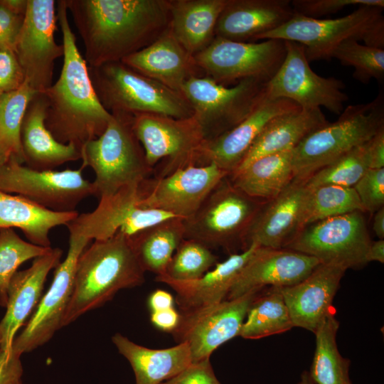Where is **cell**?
I'll return each instance as SVG.
<instances>
[{
  "label": "cell",
  "instance_id": "obj_1",
  "mask_svg": "<svg viewBox=\"0 0 384 384\" xmlns=\"http://www.w3.org/2000/svg\"><path fill=\"white\" fill-rule=\"evenodd\" d=\"M89 67L122 61L169 26V0H65Z\"/></svg>",
  "mask_w": 384,
  "mask_h": 384
},
{
  "label": "cell",
  "instance_id": "obj_2",
  "mask_svg": "<svg viewBox=\"0 0 384 384\" xmlns=\"http://www.w3.org/2000/svg\"><path fill=\"white\" fill-rule=\"evenodd\" d=\"M57 17L63 35V63L57 81L46 92L45 124L54 138L80 151L105 130L112 114L100 102L88 66L76 45L65 0L57 1Z\"/></svg>",
  "mask_w": 384,
  "mask_h": 384
},
{
  "label": "cell",
  "instance_id": "obj_3",
  "mask_svg": "<svg viewBox=\"0 0 384 384\" xmlns=\"http://www.w3.org/2000/svg\"><path fill=\"white\" fill-rule=\"evenodd\" d=\"M144 273L125 234L119 232L107 239L94 240L78 259L63 327L102 306L119 290L142 285Z\"/></svg>",
  "mask_w": 384,
  "mask_h": 384
},
{
  "label": "cell",
  "instance_id": "obj_4",
  "mask_svg": "<svg viewBox=\"0 0 384 384\" xmlns=\"http://www.w3.org/2000/svg\"><path fill=\"white\" fill-rule=\"evenodd\" d=\"M112 117L103 133L81 149L82 166L95 175L93 196L98 199L126 187H138L153 172L134 130V115L121 112Z\"/></svg>",
  "mask_w": 384,
  "mask_h": 384
},
{
  "label": "cell",
  "instance_id": "obj_5",
  "mask_svg": "<svg viewBox=\"0 0 384 384\" xmlns=\"http://www.w3.org/2000/svg\"><path fill=\"white\" fill-rule=\"evenodd\" d=\"M383 129V92L367 103L348 105L337 120L311 132L292 150L294 179L306 181L318 170L370 141Z\"/></svg>",
  "mask_w": 384,
  "mask_h": 384
},
{
  "label": "cell",
  "instance_id": "obj_6",
  "mask_svg": "<svg viewBox=\"0 0 384 384\" xmlns=\"http://www.w3.org/2000/svg\"><path fill=\"white\" fill-rule=\"evenodd\" d=\"M383 8L359 6L347 16L333 18H311L294 14L280 27L257 36L259 40L279 39L304 46L309 63L332 59L334 49L343 41L356 40L365 45L384 48Z\"/></svg>",
  "mask_w": 384,
  "mask_h": 384
},
{
  "label": "cell",
  "instance_id": "obj_7",
  "mask_svg": "<svg viewBox=\"0 0 384 384\" xmlns=\"http://www.w3.org/2000/svg\"><path fill=\"white\" fill-rule=\"evenodd\" d=\"M89 74L104 107L133 115L155 114L176 119L193 115L184 96L149 78L121 61L89 67Z\"/></svg>",
  "mask_w": 384,
  "mask_h": 384
},
{
  "label": "cell",
  "instance_id": "obj_8",
  "mask_svg": "<svg viewBox=\"0 0 384 384\" xmlns=\"http://www.w3.org/2000/svg\"><path fill=\"white\" fill-rule=\"evenodd\" d=\"M265 201L240 191L227 176L196 213L183 220L184 238L198 241L211 250H230L237 245L244 250L247 231Z\"/></svg>",
  "mask_w": 384,
  "mask_h": 384
},
{
  "label": "cell",
  "instance_id": "obj_9",
  "mask_svg": "<svg viewBox=\"0 0 384 384\" xmlns=\"http://www.w3.org/2000/svg\"><path fill=\"white\" fill-rule=\"evenodd\" d=\"M266 82L242 80L231 87L203 75L190 78L181 93L189 102L201 127L204 139H210L243 121L266 97Z\"/></svg>",
  "mask_w": 384,
  "mask_h": 384
},
{
  "label": "cell",
  "instance_id": "obj_10",
  "mask_svg": "<svg viewBox=\"0 0 384 384\" xmlns=\"http://www.w3.org/2000/svg\"><path fill=\"white\" fill-rule=\"evenodd\" d=\"M285 55L283 40L240 42L215 36L194 58L204 75L227 86L247 78L267 83L278 71Z\"/></svg>",
  "mask_w": 384,
  "mask_h": 384
},
{
  "label": "cell",
  "instance_id": "obj_11",
  "mask_svg": "<svg viewBox=\"0 0 384 384\" xmlns=\"http://www.w3.org/2000/svg\"><path fill=\"white\" fill-rule=\"evenodd\" d=\"M363 212L326 218L306 225L284 248L346 270L368 263L372 242Z\"/></svg>",
  "mask_w": 384,
  "mask_h": 384
},
{
  "label": "cell",
  "instance_id": "obj_12",
  "mask_svg": "<svg viewBox=\"0 0 384 384\" xmlns=\"http://www.w3.org/2000/svg\"><path fill=\"white\" fill-rule=\"evenodd\" d=\"M84 169L38 171L11 156L0 167V190L52 211H75L82 200L93 195L92 183L83 177Z\"/></svg>",
  "mask_w": 384,
  "mask_h": 384
},
{
  "label": "cell",
  "instance_id": "obj_13",
  "mask_svg": "<svg viewBox=\"0 0 384 384\" xmlns=\"http://www.w3.org/2000/svg\"><path fill=\"white\" fill-rule=\"evenodd\" d=\"M286 55L274 76L266 84V97L285 98L303 109L324 107L339 115L348 101L343 91V82L334 77L324 78L315 73L309 66L300 43L285 41Z\"/></svg>",
  "mask_w": 384,
  "mask_h": 384
},
{
  "label": "cell",
  "instance_id": "obj_14",
  "mask_svg": "<svg viewBox=\"0 0 384 384\" xmlns=\"http://www.w3.org/2000/svg\"><path fill=\"white\" fill-rule=\"evenodd\" d=\"M133 127L149 165L154 169L159 161L165 159L156 177L194 165L195 154L205 140L193 115L176 119L155 114H139L134 115Z\"/></svg>",
  "mask_w": 384,
  "mask_h": 384
},
{
  "label": "cell",
  "instance_id": "obj_15",
  "mask_svg": "<svg viewBox=\"0 0 384 384\" xmlns=\"http://www.w3.org/2000/svg\"><path fill=\"white\" fill-rule=\"evenodd\" d=\"M53 0H28L15 52L25 81L37 93L53 85L55 60L63 56V46L55 41L57 9Z\"/></svg>",
  "mask_w": 384,
  "mask_h": 384
},
{
  "label": "cell",
  "instance_id": "obj_16",
  "mask_svg": "<svg viewBox=\"0 0 384 384\" xmlns=\"http://www.w3.org/2000/svg\"><path fill=\"white\" fill-rule=\"evenodd\" d=\"M228 173L216 165H189L171 174L146 178L138 187L140 206L182 219L193 215Z\"/></svg>",
  "mask_w": 384,
  "mask_h": 384
},
{
  "label": "cell",
  "instance_id": "obj_17",
  "mask_svg": "<svg viewBox=\"0 0 384 384\" xmlns=\"http://www.w3.org/2000/svg\"><path fill=\"white\" fill-rule=\"evenodd\" d=\"M261 292L252 291L191 312L180 313L179 324L171 334L178 343L188 344L192 362L210 358L219 346L240 335L247 310Z\"/></svg>",
  "mask_w": 384,
  "mask_h": 384
},
{
  "label": "cell",
  "instance_id": "obj_18",
  "mask_svg": "<svg viewBox=\"0 0 384 384\" xmlns=\"http://www.w3.org/2000/svg\"><path fill=\"white\" fill-rule=\"evenodd\" d=\"M90 242L70 235L66 257L55 268L49 289L42 296L23 329L14 338L11 348L14 353L21 356L35 350L49 341L63 327L73 292L76 263Z\"/></svg>",
  "mask_w": 384,
  "mask_h": 384
},
{
  "label": "cell",
  "instance_id": "obj_19",
  "mask_svg": "<svg viewBox=\"0 0 384 384\" xmlns=\"http://www.w3.org/2000/svg\"><path fill=\"white\" fill-rule=\"evenodd\" d=\"M138 187H126L100 198L94 210L78 214L67 225L69 234L90 242L107 239L119 232L130 237L176 217L164 211L140 206Z\"/></svg>",
  "mask_w": 384,
  "mask_h": 384
},
{
  "label": "cell",
  "instance_id": "obj_20",
  "mask_svg": "<svg viewBox=\"0 0 384 384\" xmlns=\"http://www.w3.org/2000/svg\"><path fill=\"white\" fill-rule=\"evenodd\" d=\"M300 108L285 98L263 99L255 110L233 129L204 140L194 156V165L213 164L232 174L238 168L250 147L270 120Z\"/></svg>",
  "mask_w": 384,
  "mask_h": 384
},
{
  "label": "cell",
  "instance_id": "obj_21",
  "mask_svg": "<svg viewBox=\"0 0 384 384\" xmlns=\"http://www.w3.org/2000/svg\"><path fill=\"white\" fill-rule=\"evenodd\" d=\"M308 192L306 181L293 179L278 196L265 201L247 231L244 250L251 244L266 248H285L304 228Z\"/></svg>",
  "mask_w": 384,
  "mask_h": 384
},
{
  "label": "cell",
  "instance_id": "obj_22",
  "mask_svg": "<svg viewBox=\"0 0 384 384\" xmlns=\"http://www.w3.org/2000/svg\"><path fill=\"white\" fill-rule=\"evenodd\" d=\"M319 264L316 258L292 250L258 247L238 275L226 299L262 291L266 286H292Z\"/></svg>",
  "mask_w": 384,
  "mask_h": 384
},
{
  "label": "cell",
  "instance_id": "obj_23",
  "mask_svg": "<svg viewBox=\"0 0 384 384\" xmlns=\"http://www.w3.org/2000/svg\"><path fill=\"white\" fill-rule=\"evenodd\" d=\"M63 250L51 247L33 259L31 265L17 271L7 291L6 313L0 321V348L9 350L18 331L25 325L42 297L47 275L60 262Z\"/></svg>",
  "mask_w": 384,
  "mask_h": 384
},
{
  "label": "cell",
  "instance_id": "obj_24",
  "mask_svg": "<svg viewBox=\"0 0 384 384\" xmlns=\"http://www.w3.org/2000/svg\"><path fill=\"white\" fill-rule=\"evenodd\" d=\"M346 271L338 266L321 263L297 284L279 287L294 327L315 333L332 312V302Z\"/></svg>",
  "mask_w": 384,
  "mask_h": 384
},
{
  "label": "cell",
  "instance_id": "obj_25",
  "mask_svg": "<svg viewBox=\"0 0 384 384\" xmlns=\"http://www.w3.org/2000/svg\"><path fill=\"white\" fill-rule=\"evenodd\" d=\"M121 62L180 93L183 85L190 78L204 75L194 56L174 37L169 28L152 43Z\"/></svg>",
  "mask_w": 384,
  "mask_h": 384
},
{
  "label": "cell",
  "instance_id": "obj_26",
  "mask_svg": "<svg viewBox=\"0 0 384 384\" xmlns=\"http://www.w3.org/2000/svg\"><path fill=\"white\" fill-rule=\"evenodd\" d=\"M294 14L291 0H228L218 19L215 36L252 42L287 23Z\"/></svg>",
  "mask_w": 384,
  "mask_h": 384
},
{
  "label": "cell",
  "instance_id": "obj_27",
  "mask_svg": "<svg viewBox=\"0 0 384 384\" xmlns=\"http://www.w3.org/2000/svg\"><path fill=\"white\" fill-rule=\"evenodd\" d=\"M258 247L251 244L242 252L231 254L196 279L178 281L164 276H156L155 279L175 291L181 314L191 312L226 299L238 275Z\"/></svg>",
  "mask_w": 384,
  "mask_h": 384
},
{
  "label": "cell",
  "instance_id": "obj_28",
  "mask_svg": "<svg viewBox=\"0 0 384 384\" xmlns=\"http://www.w3.org/2000/svg\"><path fill=\"white\" fill-rule=\"evenodd\" d=\"M47 102L36 93L29 102L21 127V145L26 166L35 170H54L69 161L81 159L80 151L73 144L57 141L47 129Z\"/></svg>",
  "mask_w": 384,
  "mask_h": 384
},
{
  "label": "cell",
  "instance_id": "obj_29",
  "mask_svg": "<svg viewBox=\"0 0 384 384\" xmlns=\"http://www.w3.org/2000/svg\"><path fill=\"white\" fill-rule=\"evenodd\" d=\"M329 122L321 108L300 107L277 116L255 139L235 172L262 156L294 149L309 134Z\"/></svg>",
  "mask_w": 384,
  "mask_h": 384
},
{
  "label": "cell",
  "instance_id": "obj_30",
  "mask_svg": "<svg viewBox=\"0 0 384 384\" xmlns=\"http://www.w3.org/2000/svg\"><path fill=\"white\" fill-rule=\"evenodd\" d=\"M112 341L118 352L130 363L135 384H161L192 363L191 351L186 343L154 349L139 345L119 333L112 336Z\"/></svg>",
  "mask_w": 384,
  "mask_h": 384
},
{
  "label": "cell",
  "instance_id": "obj_31",
  "mask_svg": "<svg viewBox=\"0 0 384 384\" xmlns=\"http://www.w3.org/2000/svg\"><path fill=\"white\" fill-rule=\"evenodd\" d=\"M228 0H169V30L191 55L205 49L215 38L220 14Z\"/></svg>",
  "mask_w": 384,
  "mask_h": 384
},
{
  "label": "cell",
  "instance_id": "obj_32",
  "mask_svg": "<svg viewBox=\"0 0 384 384\" xmlns=\"http://www.w3.org/2000/svg\"><path fill=\"white\" fill-rule=\"evenodd\" d=\"M77 210L55 212L39 206L28 199L0 190V231L20 229L29 242L50 247V230L66 225L78 215Z\"/></svg>",
  "mask_w": 384,
  "mask_h": 384
},
{
  "label": "cell",
  "instance_id": "obj_33",
  "mask_svg": "<svg viewBox=\"0 0 384 384\" xmlns=\"http://www.w3.org/2000/svg\"><path fill=\"white\" fill-rule=\"evenodd\" d=\"M228 178L250 197L262 201L272 199L294 179L292 150L262 156Z\"/></svg>",
  "mask_w": 384,
  "mask_h": 384
},
{
  "label": "cell",
  "instance_id": "obj_34",
  "mask_svg": "<svg viewBox=\"0 0 384 384\" xmlns=\"http://www.w3.org/2000/svg\"><path fill=\"white\" fill-rule=\"evenodd\" d=\"M184 235L183 219L173 217L129 238L144 270L161 276L165 274Z\"/></svg>",
  "mask_w": 384,
  "mask_h": 384
},
{
  "label": "cell",
  "instance_id": "obj_35",
  "mask_svg": "<svg viewBox=\"0 0 384 384\" xmlns=\"http://www.w3.org/2000/svg\"><path fill=\"white\" fill-rule=\"evenodd\" d=\"M338 328L339 322L332 311L314 333L316 349L309 375L316 384H352L350 361L340 354L336 344Z\"/></svg>",
  "mask_w": 384,
  "mask_h": 384
},
{
  "label": "cell",
  "instance_id": "obj_36",
  "mask_svg": "<svg viewBox=\"0 0 384 384\" xmlns=\"http://www.w3.org/2000/svg\"><path fill=\"white\" fill-rule=\"evenodd\" d=\"M287 306L279 287H271L250 304L240 335L259 339L285 332L293 328Z\"/></svg>",
  "mask_w": 384,
  "mask_h": 384
},
{
  "label": "cell",
  "instance_id": "obj_37",
  "mask_svg": "<svg viewBox=\"0 0 384 384\" xmlns=\"http://www.w3.org/2000/svg\"><path fill=\"white\" fill-rule=\"evenodd\" d=\"M354 211L364 213L353 187L326 184L309 188L304 207V227Z\"/></svg>",
  "mask_w": 384,
  "mask_h": 384
},
{
  "label": "cell",
  "instance_id": "obj_38",
  "mask_svg": "<svg viewBox=\"0 0 384 384\" xmlns=\"http://www.w3.org/2000/svg\"><path fill=\"white\" fill-rule=\"evenodd\" d=\"M370 140L316 171L306 180L307 187L326 184L353 187L370 169Z\"/></svg>",
  "mask_w": 384,
  "mask_h": 384
},
{
  "label": "cell",
  "instance_id": "obj_39",
  "mask_svg": "<svg viewBox=\"0 0 384 384\" xmlns=\"http://www.w3.org/2000/svg\"><path fill=\"white\" fill-rule=\"evenodd\" d=\"M36 93L24 81L17 90L0 94V136L21 164L24 163L21 127L28 105Z\"/></svg>",
  "mask_w": 384,
  "mask_h": 384
},
{
  "label": "cell",
  "instance_id": "obj_40",
  "mask_svg": "<svg viewBox=\"0 0 384 384\" xmlns=\"http://www.w3.org/2000/svg\"><path fill=\"white\" fill-rule=\"evenodd\" d=\"M50 247H43L23 240L13 230L0 231V306L6 307L9 282L18 268L25 262L46 254Z\"/></svg>",
  "mask_w": 384,
  "mask_h": 384
},
{
  "label": "cell",
  "instance_id": "obj_41",
  "mask_svg": "<svg viewBox=\"0 0 384 384\" xmlns=\"http://www.w3.org/2000/svg\"><path fill=\"white\" fill-rule=\"evenodd\" d=\"M332 58L345 66L353 67V78L367 84L372 79L383 82L384 48L368 46L350 39L341 43L334 50Z\"/></svg>",
  "mask_w": 384,
  "mask_h": 384
},
{
  "label": "cell",
  "instance_id": "obj_42",
  "mask_svg": "<svg viewBox=\"0 0 384 384\" xmlns=\"http://www.w3.org/2000/svg\"><path fill=\"white\" fill-rule=\"evenodd\" d=\"M218 257L206 245L184 238L173 255L164 277L188 281L198 279L214 267Z\"/></svg>",
  "mask_w": 384,
  "mask_h": 384
},
{
  "label": "cell",
  "instance_id": "obj_43",
  "mask_svg": "<svg viewBox=\"0 0 384 384\" xmlns=\"http://www.w3.org/2000/svg\"><path fill=\"white\" fill-rule=\"evenodd\" d=\"M353 188L364 212L373 214L384 207V168L368 169Z\"/></svg>",
  "mask_w": 384,
  "mask_h": 384
},
{
  "label": "cell",
  "instance_id": "obj_44",
  "mask_svg": "<svg viewBox=\"0 0 384 384\" xmlns=\"http://www.w3.org/2000/svg\"><path fill=\"white\" fill-rule=\"evenodd\" d=\"M294 12L311 18L336 14L349 6L384 8L383 0H291Z\"/></svg>",
  "mask_w": 384,
  "mask_h": 384
},
{
  "label": "cell",
  "instance_id": "obj_45",
  "mask_svg": "<svg viewBox=\"0 0 384 384\" xmlns=\"http://www.w3.org/2000/svg\"><path fill=\"white\" fill-rule=\"evenodd\" d=\"M24 75L14 49L0 48V94L19 88Z\"/></svg>",
  "mask_w": 384,
  "mask_h": 384
},
{
  "label": "cell",
  "instance_id": "obj_46",
  "mask_svg": "<svg viewBox=\"0 0 384 384\" xmlns=\"http://www.w3.org/2000/svg\"><path fill=\"white\" fill-rule=\"evenodd\" d=\"M161 384H221L213 370L210 358L192 362L174 377Z\"/></svg>",
  "mask_w": 384,
  "mask_h": 384
},
{
  "label": "cell",
  "instance_id": "obj_47",
  "mask_svg": "<svg viewBox=\"0 0 384 384\" xmlns=\"http://www.w3.org/2000/svg\"><path fill=\"white\" fill-rule=\"evenodd\" d=\"M24 16L9 9L0 0V48L15 50Z\"/></svg>",
  "mask_w": 384,
  "mask_h": 384
},
{
  "label": "cell",
  "instance_id": "obj_48",
  "mask_svg": "<svg viewBox=\"0 0 384 384\" xmlns=\"http://www.w3.org/2000/svg\"><path fill=\"white\" fill-rule=\"evenodd\" d=\"M21 356L11 348H0V384H16L21 380L23 366Z\"/></svg>",
  "mask_w": 384,
  "mask_h": 384
},
{
  "label": "cell",
  "instance_id": "obj_49",
  "mask_svg": "<svg viewBox=\"0 0 384 384\" xmlns=\"http://www.w3.org/2000/svg\"><path fill=\"white\" fill-rule=\"evenodd\" d=\"M180 319L181 314L174 307L150 314L151 322L157 329L171 334L177 328Z\"/></svg>",
  "mask_w": 384,
  "mask_h": 384
},
{
  "label": "cell",
  "instance_id": "obj_50",
  "mask_svg": "<svg viewBox=\"0 0 384 384\" xmlns=\"http://www.w3.org/2000/svg\"><path fill=\"white\" fill-rule=\"evenodd\" d=\"M370 169L384 168V129L379 131L370 140Z\"/></svg>",
  "mask_w": 384,
  "mask_h": 384
},
{
  "label": "cell",
  "instance_id": "obj_51",
  "mask_svg": "<svg viewBox=\"0 0 384 384\" xmlns=\"http://www.w3.org/2000/svg\"><path fill=\"white\" fill-rule=\"evenodd\" d=\"M174 299L171 294L163 290L156 289L148 298V306L151 312L167 309L174 307Z\"/></svg>",
  "mask_w": 384,
  "mask_h": 384
},
{
  "label": "cell",
  "instance_id": "obj_52",
  "mask_svg": "<svg viewBox=\"0 0 384 384\" xmlns=\"http://www.w3.org/2000/svg\"><path fill=\"white\" fill-rule=\"evenodd\" d=\"M367 262L377 261L384 262V240L378 239L372 241L367 253Z\"/></svg>",
  "mask_w": 384,
  "mask_h": 384
},
{
  "label": "cell",
  "instance_id": "obj_53",
  "mask_svg": "<svg viewBox=\"0 0 384 384\" xmlns=\"http://www.w3.org/2000/svg\"><path fill=\"white\" fill-rule=\"evenodd\" d=\"M373 230L380 240L384 238V207L373 213Z\"/></svg>",
  "mask_w": 384,
  "mask_h": 384
},
{
  "label": "cell",
  "instance_id": "obj_54",
  "mask_svg": "<svg viewBox=\"0 0 384 384\" xmlns=\"http://www.w3.org/2000/svg\"><path fill=\"white\" fill-rule=\"evenodd\" d=\"M2 3L13 12L25 15L28 0H1Z\"/></svg>",
  "mask_w": 384,
  "mask_h": 384
},
{
  "label": "cell",
  "instance_id": "obj_55",
  "mask_svg": "<svg viewBox=\"0 0 384 384\" xmlns=\"http://www.w3.org/2000/svg\"><path fill=\"white\" fill-rule=\"evenodd\" d=\"M11 156V150L0 136V167L7 163Z\"/></svg>",
  "mask_w": 384,
  "mask_h": 384
},
{
  "label": "cell",
  "instance_id": "obj_56",
  "mask_svg": "<svg viewBox=\"0 0 384 384\" xmlns=\"http://www.w3.org/2000/svg\"><path fill=\"white\" fill-rule=\"evenodd\" d=\"M297 384H315L310 377L309 373L304 371L301 375V379Z\"/></svg>",
  "mask_w": 384,
  "mask_h": 384
},
{
  "label": "cell",
  "instance_id": "obj_57",
  "mask_svg": "<svg viewBox=\"0 0 384 384\" xmlns=\"http://www.w3.org/2000/svg\"><path fill=\"white\" fill-rule=\"evenodd\" d=\"M16 384H23V383H22L21 380H20V381H19L18 383H16Z\"/></svg>",
  "mask_w": 384,
  "mask_h": 384
},
{
  "label": "cell",
  "instance_id": "obj_58",
  "mask_svg": "<svg viewBox=\"0 0 384 384\" xmlns=\"http://www.w3.org/2000/svg\"><path fill=\"white\" fill-rule=\"evenodd\" d=\"M1 334H0V343H1Z\"/></svg>",
  "mask_w": 384,
  "mask_h": 384
}]
</instances>
